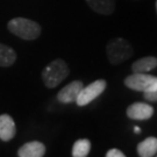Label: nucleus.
<instances>
[{"label":"nucleus","mask_w":157,"mask_h":157,"mask_svg":"<svg viewBox=\"0 0 157 157\" xmlns=\"http://www.w3.org/2000/svg\"><path fill=\"white\" fill-rule=\"evenodd\" d=\"M70 73L67 63L62 58L51 61L42 71V80L48 89H55Z\"/></svg>","instance_id":"1"},{"label":"nucleus","mask_w":157,"mask_h":157,"mask_svg":"<svg viewBox=\"0 0 157 157\" xmlns=\"http://www.w3.org/2000/svg\"><path fill=\"white\" fill-rule=\"evenodd\" d=\"M7 28L13 35L26 41L36 40L41 35V26L36 21L26 17H14L8 21Z\"/></svg>","instance_id":"2"},{"label":"nucleus","mask_w":157,"mask_h":157,"mask_svg":"<svg viewBox=\"0 0 157 157\" xmlns=\"http://www.w3.org/2000/svg\"><path fill=\"white\" fill-rule=\"evenodd\" d=\"M106 55L111 64L118 65L126 62L134 55L133 45L126 39L115 37L111 40L106 45Z\"/></svg>","instance_id":"3"},{"label":"nucleus","mask_w":157,"mask_h":157,"mask_svg":"<svg viewBox=\"0 0 157 157\" xmlns=\"http://www.w3.org/2000/svg\"><path fill=\"white\" fill-rule=\"evenodd\" d=\"M124 85L130 90L147 92L157 87V77L147 73L133 72V75L126 77Z\"/></svg>","instance_id":"4"},{"label":"nucleus","mask_w":157,"mask_h":157,"mask_svg":"<svg viewBox=\"0 0 157 157\" xmlns=\"http://www.w3.org/2000/svg\"><path fill=\"white\" fill-rule=\"evenodd\" d=\"M106 86L107 83L106 80H104V79H98V80L91 83L87 86H83V89L80 90L75 102L80 107L89 105L90 102H92L94 99H97L105 91Z\"/></svg>","instance_id":"5"},{"label":"nucleus","mask_w":157,"mask_h":157,"mask_svg":"<svg viewBox=\"0 0 157 157\" xmlns=\"http://www.w3.org/2000/svg\"><path fill=\"white\" fill-rule=\"evenodd\" d=\"M83 86H84V84L80 80H73L71 83H69L57 93V100L62 104L75 102L80 90L83 89Z\"/></svg>","instance_id":"6"},{"label":"nucleus","mask_w":157,"mask_h":157,"mask_svg":"<svg viewBox=\"0 0 157 157\" xmlns=\"http://www.w3.org/2000/svg\"><path fill=\"white\" fill-rule=\"evenodd\" d=\"M126 114L129 119L133 120H148L152 117L154 108L144 102H134L127 107Z\"/></svg>","instance_id":"7"},{"label":"nucleus","mask_w":157,"mask_h":157,"mask_svg":"<svg viewBox=\"0 0 157 157\" xmlns=\"http://www.w3.org/2000/svg\"><path fill=\"white\" fill-rule=\"evenodd\" d=\"M44 143L40 141H30L19 148L17 156L19 157H42L45 155Z\"/></svg>","instance_id":"8"},{"label":"nucleus","mask_w":157,"mask_h":157,"mask_svg":"<svg viewBox=\"0 0 157 157\" xmlns=\"http://www.w3.org/2000/svg\"><path fill=\"white\" fill-rule=\"evenodd\" d=\"M17 134L15 122L11 115L0 114V140L4 142L13 140Z\"/></svg>","instance_id":"9"},{"label":"nucleus","mask_w":157,"mask_h":157,"mask_svg":"<svg viewBox=\"0 0 157 157\" xmlns=\"http://www.w3.org/2000/svg\"><path fill=\"white\" fill-rule=\"evenodd\" d=\"M92 11L102 15H111L115 11V0H86Z\"/></svg>","instance_id":"10"},{"label":"nucleus","mask_w":157,"mask_h":157,"mask_svg":"<svg viewBox=\"0 0 157 157\" xmlns=\"http://www.w3.org/2000/svg\"><path fill=\"white\" fill-rule=\"evenodd\" d=\"M137 154L141 157H152L157 154V137L149 136L137 144Z\"/></svg>","instance_id":"11"},{"label":"nucleus","mask_w":157,"mask_h":157,"mask_svg":"<svg viewBox=\"0 0 157 157\" xmlns=\"http://www.w3.org/2000/svg\"><path fill=\"white\" fill-rule=\"evenodd\" d=\"M155 67H157V58L154 56H147L135 61L132 64V71L133 72L146 73L154 70Z\"/></svg>","instance_id":"12"},{"label":"nucleus","mask_w":157,"mask_h":157,"mask_svg":"<svg viewBox=\"0 0 157 157\" xmlns=\"http://www.w3.org/2000/svg\"><path fill=\"white\" fill-rule=\"evenodd\" d=\"M17 61V52L15 50L6 44L0 43V67H10Z\"/></svg>","instance_id":"13"},{"label":"nucleus","mask_w":157,"mask_h":157,"mask_svg":"<svg viewBox=\"0 0 157 157\" xmlns=\"http://www.w3.org/2000/svg\"><path fill=\"white\" fill-rule=\"evenodd\" d=\"M91 150V142L87 139H79L73 143L72 152L73 157H86Z\"/></svg>","instance_id":"14"},{"label":"nucleus","mask_w":157,"mask_h":157,"mask_svg":"<svg viewBox=\"0 0 157 157\" xmlns=\"http://www.w3.org/2000/svg\"><path fill=\"white\" fill-rule=\"evenodd\" d=\"M143 95H144V99H146V100L150 101V102H156L157 101V87L151 91L143 92Z\"/></svg>","instance_id":"15"},{"label":"nucleus","mask_w":157,"mask_h":157,"mask_svg":"<svg viewBox=\"0 0 157 157\" xmlns=\"http://www.w3.org/2000/svg\"><path fill=\"white\" fill-rule=\"evenodd\" d=\"M124 152L121 151V150H119V149H109L108 151L106 152V157H124Z\"/></svg>","instance_id":"16"},{"label":"nucleus","mask_w":157,"mask_h":157,"mask_svg":"<svg viewBox=\"0 0 157 157\" xmlns=\"http://www.w3.org/2000/svg\"><path fill=\"white\" fill-rule=\"evenodd\" d=\"M134 132H135V134H140L141 128H139V127H134Z\"/></svg>","instance_id":"17"},{"label":"nucleus","mask_w":157,"mask_h":157,"mask_svg":"<svg viewBox=\"0 0 157 157\" xmlns=\"http://www.w3.org/2000/svg\"><path fill=\"white\" fill-rule=\"evenodd\" d=\"M156 10H157V0H156Z\"/></svg>","instance_id":"18"}]
</instances>
